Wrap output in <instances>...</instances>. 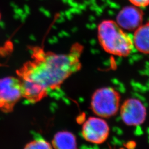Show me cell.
<instances>
[{
  "mask_svg": "<svg viewBox=\"0 0 149 149\" xmlns=\"http://www.w3.org/2000/svg\"><path fill=\"white\" fill-rule=\"evenodd\" d=\"M134 47L139 52L145 54H149V22L142 24L134 32Z\"/></svg>",
  "mask_w": 149,
  "mask_h": 149,
  "instance_id": "cell-8",
  "label": "cell"
},
{
  "mask_svg": "<svg viewBox=\"0 0 149 149\" xmlns=\"http://www.w3.org/2000/svg\"><path fill=\"white\" fill-rule=\"evenodd\" d=\"M109 130L108 124L102 118L90 117L83 124L82 134L87 141L101 144L106 141Z\"/></svg>",
  "mask_w": 149,
  "mask_h": 149,
  "instance_id": "cell-6",
  "label": "cell"
},
{
  "mask_svg": "<svg viewBox=\"0 0 149 149\" xmlns=\"http://www.w3.org/2000/svg\"><path fill=\"white\" fill-rule=\"evenodd\" d=\"M52 145L54 149H77L76 136L68 131H61L56 134Z\"/></svg>",
  "mask_w": 149,
  "mask_h": 149,
  "instance_id": "cell-9",
  "label": "cell"
},
{
  "mask_svg": "<svg viewBox=\"0 0 149 149\" xmlns=\"http://www.w3.org/2000/svg\"><path fill=\"white\" fill-rule=\"evenodd\" d=\"M143 17L141 8L132 5L124 7L119 12L116 22L123 30L133 31L143 24Z\"/></svg>",
  "mask_w": 149,
  "mask_h": 149,
  "instance_id": "cell-7",
  "label": "cell"
},
{
  "mask_svg": "<svg viewBox=\"0 0 149 149\" xmlns=\"http://www.w3.org/2000/svg\"><path fill=\"white\" fill-rule=\"evenodd\" d=\"M29 48L31 59L17 70L16 74L21 84L23 98L31 103L41 101L50 91L60 88L82 68L84 47L79 43L64 54L46 51L40 46Z\"/></svg>",
  "mask_w": 149,
  "mask_h": 149,
  "instance_id": "cell-1",
  "label": "cell"
},
{
  "mask_svg": "<svg viewBox=\"0 0 149 149\" xmlns=\"http://www.w3.org/2000/svg\"><path fill=\"white\" fill-rule=\"evenodd\" d=\"M120 102V95L111 87L97 89L92 95L91 109L95 114L102 118H109L117 113Z\"/></svg>",
  "mask_w": 149,
  "mask_h": 149,
  "instance_id": "cell-3",
  "label": "cell"
},
{
  "mask_svg": "<svg viewBox=\"0 0 149 149\" xmlns=\"http://www.w3.org/2000/svg\"><path fill=\"white\" fill-rule=\"evenodd\" d=\"M22 98L21 84L17 77L0 79V111L6 113L12 112Z\"/></svg>",
  "mask_w": 149,
  "mask_h": 149,
  "instance_id": "cell-4",
  "label": "cell"
},
{
  "mask_svg": "<svg viewBox=\"0 0 149 149\" xmlns=\"http://www.w3.org/2000/svg\"><path fill=\"white\" fill-rule=\"evenodd\" d=\"M24 149H53V148L46 140L37 139L27 144Z\"/></svg>",
  "mask_w": 149,
  "mask_h": 149,
  "instance_id": "cell-10",
  "label": "cell"
},
{
  "mask_svg": "<svg viewBox=\"0 0 149 149\" xmlns=\"http://www.w3.org/2000/svg\"><path fill=\"white\" fill-rule=\"evenodd\" d=\"M1 14L0 13V21H1Z\"/></svg>",
  "mask_w": 149,
  "mask_h": 149,
  "instance_id": "cell-12",
  "label": "cell"
},
{
  "mask_svg": "<svg viewBox=\"0 0 149 149\" xmlns=\"http://www.w3.org/2000/svg\"><path fill=\"white\" fill-rule=\"evenodd\" d=\"M98 39L106 53L119 57L127 56L134 48L133 37L112 20H104L99 24Z\"/></svg>",
  "mask_w": 149,
  "mask_h": 149,
  "instance_id": "cell-2",
  "label": "cell"
},
{
  "mask_svg": "<svg viewBox=\"0 0 149 149\" xmlns=\"http://www.w3.org/2000/svg\"><path fill=\"white\" fill-rule=\"evenodd\" d=\"M123 122L128 126H139L144 123L147 116V111L142 102L131 98L126 100L120 108Z\"/></svg>",
  "mask_w": 149,
  "mask_h": 149,
  "instance_id": "cell-5",
  "label": "cell"
},
{
  "mask_svg": "<svg viewBox=\"0 0 149 149\" xmlns=\"http://www.w3.org/2000/svg\"><path fill=\"white\" fill-rule=\"evenodd\" d=\"M132 5L142 8L149 6V0H129Z\"/></svg>",
  "mask_w": 149,
  "mask_h": 149,
  "instance_id": "cell-11",
  "label": "cell"
}]
</instances>
